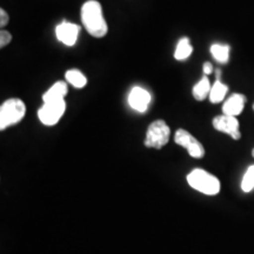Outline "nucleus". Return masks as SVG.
Listing matches in <instances>:
<instances>
[{
  "instance_id": "17",
  "label": "nucleus",
  "mask_w": 254,
  "mask_h": 254,
  "mask_svg": "<svg viewBox=\"0 0 254 254\" xmlns=\"http://www.w3.org/2000/svg\"><path fill=\"white\" fill-rule=\"evenodd\" d=\"M254 189V165L247 168L246 173L244 174L243 182H241V190L249 193Z\"/></svg>"
},
{
  "instance_id": "21",
  "label": "nucleus",
  "mask_w": 254,
  "mask_h": 254,
  "mask_svg": "<svg viewBox=\"0 0 254 254\" xmlns=\"http://www.w3.org/2000/svg\"><path fill=\"white\" fill-rule=\"evenodd\" d=\"M252 155H253V158H254V150L252 151Z\"/></svg>"
},
{
  "instance_id": "16",
  "label": "nucleus",
  "mask_w": 254,
  "mask_h": 254,
  "mask_svg": "<svg viewBox=\"0 0 254 254\" xmlns=\"http://www.w3.org/2000/svg\"><path fill=\"white\" fill-rule=\"evenodd\" d=\"M211 53L218 63L225 64L228 62V59H230V47L227 45L213 44V45L211 46Z\"/></svg>"
},
{
  "instance_id": "2",
  "label": "nucleus",
  "mask_w": 254,
  "mask_h": 254,
  "mask_svg": "<svg viewBox=\"0 0 254 254\" xmlns=\"http://www.w3.org/2000/svg\"><path fill=\"white\" fill-rule=\"evenodd\" d=\"M187 183L193 190L206 195H217L220 192V182L213 174L201 168H195L187 176Z\"/></svg>"
},
{
  "instance_id": "8",
  "label": "nucleus",
  "mask_w": 254,
  "mask_h": 254,
  "mask_svg": "<svg viewBox=\"0 0 254 254\" xmlns=\"http://www.w3.org/2000/svg\"><path fill=\"white\" fill-rule=\"evenodd\" d=\"M79 32H80V27L68 21H63L56 28L57 38L66 46H73L77 43Z\"/></svg>"
},
{
  "instance_id": "13",
  "label": "nucleus",
  "mask_w": 254,
  "mask_h": 254,
  "mask_svg": "<svg viewBox=\"0 0 254 254\" xmlns=\"http://www.w3.org/2000/svg\"><path fill=\"white\" fill-rule=\"evenodd\" d=\"M228 91V87L225 84H222L220 80H217L213 84V86L211 88V92H209V101L213 104L221 103L222 100L226 97V93Z\"/></svg>"
},
{
  "instance_id": "12",
  "label": "nucleus",
  "mask_w": 254,
  "mask_h": 254,
  "mask_svg": "<svg viewBox=\"0 0 254 254\" xmlns=\"http://www.w3.org/2000/svg\"><path fill=\"white\" fill-rule=\"evenodd\" d=\"M211 88H212V86H211V82H209V80H208V78L207 77L201 78L198 81V84L193 87V90H192L193 97H194V99L198 101L205 100L206 98L209 95Z\"/></svg>"
},
{
  "instance_id": "18",
  "label": "nucleus",
  "mask_w": 254,
  "mask_h": 254,
  "mask_svg": "<svg viewBox=\"0 0 254 254\" xmlns=\"http://www.w3.org/2000/svg\"><path fill=\"white\" fill-rule=\"evenodd\" d=\"M12 40V36L9 32H7L6 30H1L0 32V47H5L6 45H8Z\"/></svg>"
},
{
  "instance_id": "22",
  "label": "nucleus",
  "mask_w": 254,
  "mask_h": 254,
  "mask_svg": "<svg viewBox=\"0 0 254 254\" xmlns=\"http://www.w3.org/2000/svg\"><path fill=\"white\" fill-rule=\"evenodd\" d=\"M253 110H254V105H253Z\"/></svg>"
},
{
  "instance_id": "10",
  "label": "nucleus",
  "mask_w": 254,
  "mask_h": 254,
  "mask_svg": "<svg viewBox=\"0 0 254 254\" xmlns=\"http://www.w3.org/2000/svg\"><path fill=\"white\" fill-rule=\"evenodd\" d=\"M246 104V97L240 93H234L231 95L228 99L225 101L224 106H222V112L227 116L237 117L244 111Z\"/></svg>"
},
{
  "instance_id": "4",
  "label": "nucleus",
  "mask_w": 254,
  "mask_h": 254,
  "mask_svg": "<svg viewBox=\"0 0 254 254\" xmlns=\"http://www.w3.org/2000/svg\"><path fill=\"white\" fill-rule=\"evenodd\" d=\"M171 136L170 127L164 120H155L148 126L144 144L146 147L160 150L168 144Z\"/></svg>"
},
{
  "instance_id": "5",
  "label": "nucleus",
  "mask_w": 254,
  "mask_h": 254,
  "mask_svg": "<svg viewBox=\"0 0 254 254\" xmlns=\"http://www.w3.org/2000/svg\"><path fill=\"white\" fill-rule=\"evenodd\" d=\"M66 111L65 100L51 101V103H44L43 106L38 111V117L41 124L46 126H53L58 124L63 118L64 113Z\"/></svg>"
},
{
  "instance_id": "20",
  "label": "nucleus",
  "mask_w": 254,
  "mask_h": 254,
  "mask_svg": "<svg viewBox=\"0 0 254 254\" xmlns=\"http://www.w3.org/2000/svg\"><path fill=\"white\" fill-rule=\"evenodd\" d=\"M213 72V66H212L211 63H205L204 64V73L206 75L211 74Z\"/></svg>"
},
{
  "instance_id": "3",
  "label": "nucleus",
  "mask_w": 254,
  "mask_h": 254,
  "mask_svg": "<svg viewBox=\"0 0 254 254\" xmlns=\"http://www.w3.org/2000/svg\"><path fill=\"white\" fill-rule=\"evenodd\" d=\"M26 114V105L18 98L4 101L0 106V129L4 131L9 126L18 124Z\"/></svg>"
},
{
  "instance_id": "11",
  "label": "nucleus",
  "mask_w": 254,
  "mask_h": 254,
  "mask_svg": "<svg viewBox=\"0 0 254 254\" xmlns=\"http://www.w3.org/2000/svg\"><path fill=\"white\" fill-rule=\"evenodd\" d=\"M67 84L65 81H57L43 95V101L44 103H51V101L63 100L65 98V95L67 94Z\"/></svg>"
},
{
  "instance_id": "7",
  "label": "nucleus",
  "mask_w": 254,
  "mask_h": 254,
  "mask_svg": "<svg viewBox=\"0 0 254 254\" xmlns=\"http://www.w3.org/2000/svg\"><path fill=\"white\" fill-rule=\"evenodd\" d=\"M213 127L217 131L226 133L233 138L234 140H239L241 138V133L239 129V122L237 117L227 116V114H221V116L215 117L213 119Z\"/></svg>"
},
{
  "instance_id": "19",
  "label": "nucleus",
  "mask_w": 254,
  "mask_h": 254,
  "mask_svg": "<svg viewBox=\"0 0 254 254\" xmlns=\"http://www.w3.org/2000/svg\"><path fill=\"white\" fill-rule=\"evenodd\" d=\"M8 24V14L4 8L0 9V26L5 27Z\"/></svg>"
},
{
  "instance_id": "14",
  "label": "nucleus",
  "mask_w": 254,
  "mask_h": 254,
  "mask_svg": "<svg viewBox=\"0 0 254 254\" xmlns=\"http://www.w3.org/2000/svg\"><path fill=\"white\" fill-rule=\"evenodd\" d=\"M193 47L190 45L189 38H183L178 43L176 52H174V58L177 60H185L192 55Z\"/></svg>"
},
{
  "instance_id": "6",
  "label": "nucleus",
  "mask_w": 254,
  "mask_h": 254,
  "mask_svg": "<svg viewBox=\"0 0 254 254\" xmlns=\"http://www.w3.org/2000/svg\"><path fill=\"white\" fill-rule=\"evenodd\" d=\"M174 141L176 144L179 146H183L185 147L189 154L192 158L195 159H201L204 158L205 155V148L204 146L200 144V141L198 139L194 138L189 131L186 129H178L176 132V135H174Z\"/></svg>"
},
{
  "instance_id": "9",
  "label": "nucleus",
  "mask_w": 254,
  "mask_h": 254,
  "mask_svg": "<svg viewBox=\"0 0 254 254\" xmlns=\"http://www.w3.org/2000/svg\"><path fill=\"white\" fill-rule=\"evenodd\" d=\"M151 103V94L142 87H133L128 94V104L134 111L144 113Z\"/></svg>"
},
{
  "instance_id": "15",
  "label": "nucleus",
  "mask_w": 254,
  "mask_h": 254,
  "mask_svg": "<svg viewBox=\"0 0 254 254\" xmlns=\"http://www.w3.org/2000/svg\"><path fill=\"white\" fill-rule=\"evenodd\" d=\"M65 77L68 84H71L75 88H82L86 86L87 84L86 77L78 69H69V71L66 72Z\"/></svg>"
},
{
  "instance_id": "1",
  "label": "nucleus",
  "mask_w": 254,
  "mask_h": 254,
  "mask_svg": "<svg viewBox=\"0 0 254 254\" xmlns=\"http://www.w3.org/2000/svg\"><path fill=\"white\" fill-rule=\"evenodd\" d=\"M81 21L86 31L94 38H103L109 31L103 14V7L97 0H88L82 5Z\"/></svg>"
}]
</instances>
